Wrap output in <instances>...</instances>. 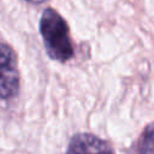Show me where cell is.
Masks as SVG:
<instances>
[{
  "mask_svg": "<svg viewBox=\"0 0 154 154\" xmlns=\"http://www.w3.org/2000/svg\"><path fill=\"white\" fill-rule=\"evenodd\" d=\"M40 32L47 54L58 61H67L73 55V47L65 19L53 8H46L40 20Z\"/></svg>",
  "mask_w": 154,
  "mask_h": 154,
  "instance_id": "6da1fadb",
  "label": "cell"
},
{
  "mask_svg": "<svg viewBox=\"0 0 154 154\" xmlns=\"http://www.w3.org/2000/svg\"><path fill=\"white\" fill-rule=\"evenodd\" d=\"M19 88L17 58L13 49L0 42V99L14 96Z\"/></svg>",
  "mask_w": 154,
  "mask_h": 154,
  "instance_id": "7a4b0ae2",
  "label": "cell"
},
{
  "mask_svg": "<svg viewBox=\"0 0 154 154\" xmlns=\"http://www.w3.org/2000/svg\"><path fill=\"white\" fill-rule=\"evenodd\" d=\"M66 154H114V152L106 141L91 134H78L71 138Z\"/></svg>",
  "mask_w": 154,
  "mask_h": 154,
  "instance_id": "3957f363",
  "label": "cell"
},
{
  "mask_svg": "<svg viewBox=\"0 0 154 154\" xmlns=\"http://www.w3.org/2000/svg\"><path fill=\"white\" fill-rule=\"evenodd\" d=\"M137 154H154V123L147 125L136 142Z\"/></svg>",
  "mask_w": 154,
  "mask_h": 154,
  "instance_id": "277c9868",
  "label": "cell"
},
{
  "mask_svg": "<svg viewBox=\"0 0 154 154\" xmlns=\"http://www.w3.org/2000/svg\"><path fill=\"white\" fill-rule=\"evenodd\" d=\"M24 1H28L31 4H42V2H46L47 0H24Z\"/></svg>",
  "mask_w": 154,
  "mask_h": 154,
  "instance_id": "5b68a950",
  "label": "cell"
}]
</instances>
